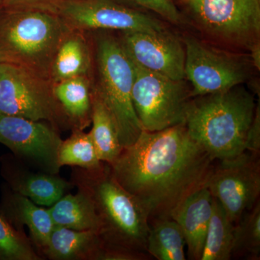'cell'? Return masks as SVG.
<instances>
[{"instance_id": "603a6c76", "label": "cell", "mask_w": 260, "mask_h": 260, "mask_svg": "<svg viewBox=\"0 0 260 260\" xmlns=\"http://www.w3.org/2000/svg\"><path fill=\"white\" fill-rule=\"evenodd\" d=\"M234 226L222 205L213 198V212L200 260L232 259Z\"/></svg>"}, {"instance_id": "e0dca14e", "label": "cell", "mask_w": 260, "mask_h": 260, "mask_svg": "<svg viewBox=\"0 0 260 260\" xmlns=\"http://www.w3.org/2000/svg\"><path fill=\"white\" fill-rule=\"evenodd\" d=\"M93 42L88 32L70 30L63 38L53 59L50 80L53 83L88 76L93 78Z\"/></svg>"}, {"instance_id": "277c9868", "label": "cell", "mask_w": 260, "mask_h": 260, "mask_svg": "<svg viewBox=\"0 0 260 260\" xmlns=\"http://www.w3.org/2000/svg\"><path fill=\"white\" fill-rule=\"evenodd\" d=\"M69 30L58 15L48 10L3 7L0 63L18 65L50 80L53 59Z\"/></svg>"}, {"instance_id": "f1b7e54d", "label": "cell", "mask_w": 260, "mask_h": 260, "mask_svg": "<svg viewBox=\"0 0 260 260\" xmlns=\"http://www.w3.org/2000/svg\"><path fill=\"white\" fill-rule=\"evenodd\" d=\"M58 0H4L5 8H45Z\"/></svg>"}, {"instance_id": "ba28073f", "label": "cell", "mask_w": 260, "mask_h": 260, "mask_svg": "<svg viewBox=\"0 0 260 260\" xmlns=\"http://www.w3.org/2000/svg\"><path fill=\"white\" fill-rule=\"evenodd\" d=\"M42 9L58 15L70 30L82 32H153L165 29L156 19L113 0H58Z\"/></svg>"}, {"instance_id": "2e32d148", "label": "cell", "mask_w": 260, "mask_h": 260, "mask_svg": "<svg viewBox=\"0 0 260 260\" xmlns=\"http://www.w3.org/2000/svg\"><path fill=\"white\" fill-rule=\"evenodd\" d=\"M213 203V196L204 186L187 197L171 215L170 218L179 224L184 234L189 259L201 258Z\"/></svg>"}, {"instance_id": "ac0fdd59", "label": "cell", "mask_w": 260, "mask_h": 260, "mask_svg": "<svg viewBox=\"0 0 260 260\" xmlns=\"http://www.w3.org/2000/svg\"><path fill=\"white\" fill-rule=\"evenodd\" d=\"M104 246L99 233L54 225L41 256L51 260H99Z\"/></svg>"}, {"instance_id": "83f0119b", "label": "cell", "mask_w": 260, "mask_h": 260, "mask_svg": "<svg viewBox=\"0 0 260 260\" xmlns=\"http://www.w3.org/2000/svg\"><path fill=\"white\" fill-rule=\"evenodd\" d=\"M245 150L249 153L259 155L260 151V112L259 106L256 107L254 119L251 123L245 143Z\"/></svg>"}, {"instance_id": "44dd1931", "label": "cell", "mask_w": 260, "mask_h": 260, "mask_svg": "<svg viewBox=\"0 0 260 260\" xmlns=\"http://www.w3.org/2000/svg\"><path fill=\"white\" fill-rule=\"evenodd\" d=\"M185 238L179 224L172 218L150 222L146 251L158 260H185Z\"/></svg>"}, {"instance_id": "f546056e", "label": "cell", "mask_w": 260, "mask_h": 260, "mask_svg": "<svg viewBox=\"0 0 260 260\" xmlns=\"http://www.w3.org/2000/svg\"><path fill=\"white\" fill-rule=\"evenodd\" d=\"M251 59H252L253 63L254 66L257 68L258 70L260 69V47L259 43H255L253 44L251 47Z\"/></svg>"}, {"instance_id": "ffe728a7", "label": "cell", "mask_w": 260, "mask_h": 260, "mask_svg": "<svg viewBox=\"0 0 260 260\" xmlns=\"http://www.w3.org/2000/svg\"><path fill=\"white\" fill-rule=\"evenodd\" d=\"M54 225L77 231L100 230L99 215L93 202L83 192L67 193L48 209Z\"/></svg>"}, {"instance_id": "4fadbf2b", "label": "cell", "mask_w": 260, "mask_h": 260, "mask_svg": "<svg viewBox=\"0 0 260 260\" xmlns=\"http://www.w3.org/2000/svg\"><path fill=\"white\" fill-rule=\"evenodd\" d=\"M119 41L135 64L172 80L185 78L184 45L165 29L153 32H121Z\"/></svg>"}, {"instance_id": "d6986e66", "label": "cell", "mask_w": 260, "mask_h": 260, "mask_svg": "<svg viewBox=\"0 0 260 260\" xmlns=\"http://www.w3.org/2000/svg\"><path fill=\"white\" fill-rule=\"evenodd\" d=\"M54 93L72 129L84 130L91 124L92 77H77L54 83Z\"/></svg>"}, {"instance_id": "4316f807", "label": "cell", "mask_w": 260, "mask_h": 260, "mask_svg": "<svg viewBox=\"0 0 260 260\" xmlns=\"http://www.w3.org/2000/svg\"><path fill=\"white\" fill-rule=\"evenodd\" d=\"M140 7L151 10L174 24L182 22V16L173 0H129Z\"/></svg>"}, {"instance_id": "484cf974", "label": "cell", "mask_w": 260, "mask_h": 260, "mask_svg": "<svg viewBox=\"0 0 260 260\" xmlns=\"http://www.w3.org/2000/svg\"><path fill=\"white\" fill-rule=\"evenodd\" d=\"M25 232L16 230L0 214V260H42Z\"/></svg>"}, {"instance_id": "8fae6325", "label": "cell", "mask_w": 260, "mask_h": 260, "mask_svg": "<svg viewBox=\"0 0 260 260\" xmlns=\"http://www.w3.org/2000/svg\"><path fill=\"white\" fill-rule=\"evenodd\" d=\"M59 133L44 121L0 114V143L34 170L59 174Z\"/></svg>"}, {"instance_id": "9a60e30c", "label": "cell", "mask_w": 260, "mask_h": 260, "mask_svg": "<svg viewBox=\"0 0 260 260\" xmlns=\"http://www.w3.org/2000/svg\"><path fill=\"white\" fill-rule=\"evenodd\" d=\"M0 214L19 232H23L24 227L28 229L29 239L41 256L54 226L49 210L15 192L5 184L2 186Z\"/></svg>"}, {"instance_id": "8992f818", "label": "cell", "mask_w": 260, "mask_h": 260, "mask_svg": "<svg viewBox=\"0 0 260 260\" xmlns=\"http://www.w3.org/2000/svg\"><path fill=\"white\" fill-rule=\"evenodd\" d=\"M0 114L42 121L71 130L54 93V83L23 67L0 63Z\"/></svg>"}, {"instance_id": "7c38bea8", "label": "cell", "mask_w": 260, "mask_h": 260, "mask_svg": "<svg viewBox=\"0 0 260 260\" xmlns=\"http://www.w3.org/2000/svg\"><path fill=\"white\" fill-rule=\"evenodd\" d=\"M185 78L191 83L193 98L229 90L247 78L246 65L212 49L195 38L184 39Z\"/></svg>"}, {"instance_id": "52a82bcc", "label": "cell", "mask_w": 260, "mask_h": 260, "mask_svg": "<svg viewBox=\"0 0 260 260\" xmlns=\"http://www.w3.org/2000/svg\"><path fill=\"white\" fill-rule=\"evenodd\" d=\"M134 66L132 99L143 130L157 132L185 124L193 99L191 88L184 80H172L135 63Z\"/></svg>"}, {"instance_id": "9c48e42d", "label": "cell", "mask_w": 260, "mask_h": 260, "mask_svg": "<svg viewBox=\"0 0 260 260\" xmlns=\"http://www.w3.org/2000/svg\"><path fill=\"white\" fill-rule=\"evenodd\" d=\"M207 34L238 45L251 46L260 32V0H181Z\"/></svg>"}, {"instance_id": "6da1fadb", "label": "cell", "mask_w": 260, "mask_h": 260, "mask_svg": "<svg viewBox=\"0 0 260 260\" xmlns=\"http://www.w3.org/2000/svg\"><path fill=\"white\" fill-rule=\"evenodd\" d=\"M214 160L189 135L185 124L143 130L111 164L113 177L148 214L149 223L170 218L189 195L204 187Z\"/></svg>"}, {"instance_id": "5bb4252c", "label": "cell", "mask_w": 260, "mask_h": 260, "mask_svg": "<svg viewBox=\"0 0 260 260\" xmlns=\"http://www.w3.org/2000/svg\"><path fill=\"white\" fill-rule=\"evenodd\" d=\"M0 164L2 177L8 187L40 206H51L75 188L59 174L34 170L12 153L2 155Z\"/></svg>"}, {"instance_id": "3957f363", "label": "cell", "mask_w": 260, "mask_h": 260, "mask_svg": "<svg viewBox=\"0 0 260 260\" xmlns=\"http://www.w3.org/2000/svg\"><path fill=\"white\" fill-rule=\"evenodd\" d=\"M70 181L93 202L104 246L147 252L148 214L114 179L107 164L93 170L73 167Z\"/></svg>"}, {"instance_id": "4dcf8cb0", "label": "cell", "mask_w": 260, "mask_h": 260, "mask_svg": "<svg viewBox=\"0 0 260 260\" xmlns=\"http://www.w3.org/2000/svg\"><path fill=\"white\" fill-rule=\"evenodd\" d=\"M3 4H4V0H0V9L3 8Z\"/></svg>"}, {"instance_id": "7402d4cb", "label": "cell", "mask_w": 260, "mask_h": 260, "mask_svg": "<svg viewBox=\"0 0 260 260\" xmlns=\"http://www.w3.org/2000/svg\"><path fill=\"white\" fill-rule=\"evenodd\" d=\"M92 129L89 132L102 162L111 164L122 151L115 124L105 106L93 89Z\"/></svg>"}, {"instance_id": "d4e9b609", "label": "cell", "mask_w": 260, "mask_h": 260, "mask_svg": "<svg viewBox=\"0 0 260 260\" xmlns=\"http://www.w3.org/2000/svg\"><path fill=\"white\" fill-rule=\"evenodd\" d=\"M232 257L260 259L259 200L234 224Z\"/></svg>"}, {"instance_id": "cb8c5ba5", "label": "cell", "mask_w": 260, "mask_h": 260, "mask_svg": "<svg viewBox=\"0 0 260 260\" xmlns=\"http://www.w3.org/2000/svg\"><path fill=\"white\" fill-rule=\"evenodd\" d=\"M71 131V135L68 139L62 140L59 147L58 152L59 167L69 166L90 170L102 168L104 162L98 155L90 133L77 129Z\"/></svg>"}, {"instance_id": "30bf717a", "label": "cell", "mask_w": 260, "mask_h": 260, "mask_svg": "<svg viewBox=\"0 0 260 260\" xmlns=\"http://www.w3.org/2000/svg\"><path fill=\"white\" fill-rule=\"evenodd\" d=\"M218 161V165L214 166L205 187L235 224L259 200V155L244 151Z\"/></svg>"}, {"instance_id": "5b68a950", "label": "cell", "mask_w": 260, "mask_h": 260, "mask_svg": "<svg viewBox=\"0 0 260 260\" xmlns=\"http://www.w3.org/2000/svg\"><path fill=\"white\" fill-rule=\"evenodd\" d=\"M90 32H93V91L112 116L121 146L127 148L143 131L132 99L134 63L119 39L105 30Z\"/></svg>"}, {"instance_id": "7a4b0ae2", "label": "cell", "mask_w": 260, "mask_h": 260, "mask_svg": "<svg viewBox=\"0 0 260 260\" xmlns=\"http://www.w3.org/2000/svg\"><path fill=\"white\" fill-rule=\"evenodd\" d=\"M195 98L185 121L191 138L214 160L246 151V135L256 108L251 94L239 85Z\"/></svg>"}]
</instances>
